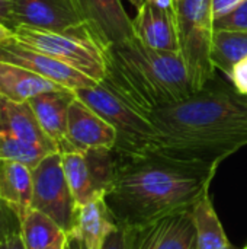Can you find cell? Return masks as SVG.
I'll use <instances>...</instances> for the list:
<instances>
[{
  "instance_id": "obj_16",
  "label": "cell",
  "mask_w": 247,
  "mask_h": 249,
  "mask_svg": "<svg viewBox=\"0 0 247 249\" xmlns=\"http://www.w3.org/2000/svg\"><path fill=\"white\" fill-rule=\"evenodd\" d=\"M0 130L6 131L22 142L45 147L51 152H58L57 144L47 136L38 123L28 102H10L1 98L0 101Z\"/></svg>"
},
{
  "instance_id": "obj_13",
  "label": "cell",
  "mask_w": 247,
  "mask_h": 249,
  "mask_svg": "<svg viewBox=\"0 0 247 249\" xmlns=\"http://www.w3.org/2000/svg\"><path fill=\"white\" fill-rule=\"evenodd\" d=\"M67 140L73 152L115 149L118 134L108 121L74 95L68 108Z\"/></svg>"
},
{
  "instance_id": "obj_28",
  "label": "cell",
  "mask_w": 247,
  "mask_h": 249,
  "mask_svg": "<svg viewBox=\"0 0 247 249\" xmlns=\"http://www.w3.org/2000/svg\"><path fill=\"white\" fill-rule=\"evenodd\" d=\"M15 4L16 0H0V23L9 28L12 32L17 28L15 19Z\"/></svg>"
},
{
  "instance_id": "obj_14",
  "label": "cell",
  "mask_w": 247,
  "mask_h": 249,
  "mask_svg": "<svg viewBox=\"0 0 247 249\" xmlns=\"http://www.w3.org/2000/svg\"><path fill=\"white\" fill-rule=\"evenodd\" d=\"M73 99L74 92L66 89L45 92L28 101L42 130L57 144L60 153L73 152L67 140L68 108Z\"/></svg>"
},
{
  "instance_id": "obj_17",
  "label": "cell",
  "mask_w": 247,
  "mask_h": 249,
  "mask_svg": "<svg viewBox=\"0 0 247 249\" xmlns=\"http://www.w3.org/2000/svg\"><path fill=\"white\" fill-rule=\"evenodd\" d=\"M32 169L13 160H0V197L22 217L32 204Z\"/></svg>"
},
{
  "instance_id": "obj_21",
  "label": "cell",
  "mask_w": 247,
  "mask_h": 249,
  "mask_svg": "<svg viewBox=\"0 0 247 249\" xmlns=\"http://www.w3.org/2000/svg\"><path fill=\"white\" fill-rule=\"evenodd\" d=\"M61 156H63L64 174L77 206L82 207L89 201L102 197L96 191L93 175L84 152H79V150L67 152V153H61Z\"/></svg>"
},
{
  "instance_id": "obj_10",
  "label": "cell",
  "mask_w": 247,
  "mask_h": 249,
  "mask_svg": "<svg viewBox=\"0 0 247 249\" xmlns=\"http://www.w3.org/2000/svg\"><path fill=\"white\" fill-rule=\"evenodd\" d=\"M0 60L16 66H22L70 90L98 85L96 80L90 79L84 73L73 69L71 66L45 53H41L19 42L16 38L7 39L0 44Z\"/></svg>"
},
{
  "instance_id": "obj_8",
  "label": "cell",
  "mask_w": 247,
  "mask_h": 249,
  "mask_svg": "<svg viewBox=\"0 0 247 249\" xmlns=\"http://www.w3.org/2000/svg\"><path fill=\"white\" fill-rule=\"evenodd\" d=\"M90 38L105 51L135 38L132 19L121 0H71Z\"/></svg>"
},
{
  "instance_id": "obj_29",
  "label": "cell",
  "mask_w": 247,
  "mask_h": 249,
  "mask_svg": "<svg viewBox=\"0 0 247 249\" xmlns=\"http://www.w3.org/2000/svg\"><path fill=\"white\" fill-rule=\"evenodd\" d=\"M245 0H211V7H213V16L214 19H218L231 10H234L239 4H242Z\"/></svg>"
},
{
  "instance_id": "obj_2",
  "label": "cell",
  "mask_w": 247,
  "mask_h": 249,
  "mask_svg": "<svg viewBox=\"0 0 247 249\" xmlns=\"http://www.w3.org/2000/svg\"><path fill=\"white\" fill-rule=\"evenodd\" d=\"M148 118L156 150L170 156L220 165L247 146V98L226 88L208 85Z\"/></svg>"
},
{
  "instance_id": "obj_24",
  "label": "cell",
  "mask_w": 247,
  "mask_h": 249,
  "mask_svg": "<svg viewBox=\"0 0 247 249\" xmlns=\"http://www.w3.org/2000/svg\"><path fill=\"white\" fill-rule=\"evenodd\" d=\"M215 31H236L247 32V0L239 4L230 13L214 19L213 22Z\"/></svg>"
},
{
  "instance_id": "obj_6",
  "label": "cell",
  "mask_w": 247,
  "mask_h": 249,
  "mask_svg": "<svg viewBox=\"0 0 247 249\" xmlns=\"http://www.w3.org/2000/svg\"><path fill=\"white\" fill-rule=\"evenodd\" d=\"M15 38L33 50L71 66L98 83L105 79V53L90 36L17 26Z\"/></svg>"
},
{
  "instance_id": "obj_22",
  "label": "cell",
  "mask_w": 247,
  "mask_h": 249,
  "mask_svg": "<svg viewBox=\"0 0 247 249\" xmlns=\"http://www.w3.org/2000/svg\"><path fill=\"white\" fill-rule=\"evenodd\" d=\"M210 55L213 66L230 76L234 66L247 57V32L214 29Z\"/></svg>"
},
{
  "instance_id": "obj_35",
  "label": "cell",
  "mask_w": 247,
  "mask_h": 249,
  "mask_svg": "<svg viewBox=\"0 0 247 249\" xmlns=\"http://www.w3.org/2000/svg\"><path fill=\"white\" fill-rule=\"evenodd\" d=\"M245 249H247V247H246V248H245Z\"/></svg>"
},
{
  "instance_id": "obj_3",
  "label": "cell",
  "mask_w": 247,
  "mask_h": 249,
  "mask_svg": "<svg viewBox=\"0 0 247 249\" xmlns=\"http://www.w3.org/2000/svg\"><path fill=\"white\" fill-rule=\"evenodd\" d=\"M103 53L106 73L100 83L146 117L194 93L179 51L154 50L134 38Z\"/></svg>"
},
{
  "instance_id": "obj_31",
  "label": "cell",
  "mask_w": 247,
  "mask_h": 249,
  "mask_svg": "<svg viewBox=\"0 0 247 249\" xmlns=\"http://www.w3.org/2000/svg\"><path fill=\"white\" fill-rule=\"evenodd\" d=\"M0 249H26L25 248V244H23V239L19 235H15L9 239H6L4 242L0 244Z\"/></svg>"
},
{
  "instance_id": "obj_25",
  "label": "cell",
  "mask_w": 247,
  "mask_h": 249,
  "mask_svg": "<svg viewBox=\"0 0 247 249\" xmlns=\"http://www.w3.org/2000/svg\"><path fill=\"white\" fill-rule=\"evenodd\" d=\"M20 233L19 214L0 197V244Z\"/></svg>"
},
{
  "instance_id": "obj_20",
  "label": "cell",
  "mask_w": 247,
  "mask_h": 249,
  "mask_svg": "<svg viewBox=\"0 0 247 249\" xmlns=\"http://www.w3.org/2000/svg\"><path fill=\"white\" fill-rule=\"evenodd\" d=\"M20 236L26 249H47L66 239L67 233L49 216L29 209L20 217Z\"/></svg>"
},
{
  "instance_id": "obj_1",
  "label": "cell",
  "mask_w": 247,
  "mask_h": 249,
  "mask_svg": "<svg viewBox=\"0 0 247 249\" xmlns=\"http://www.w3.org/2000/svg\"><path fill=\"white\" fill-rule=\"evenodd\" d=\"M217 168L214 163L182 159L160 150L118 156L115 178L103 198L118 225H144L189 212L210 194Z\"/></svg>"
},
{
  "instance_id": "obj_34",
  "label": "cell",
  "mask_w": 247,
  "mask_h": 249,
  "mask_svg": "<svg viewBox=\"0 0 247 249\" xmlns=\"http://www.w3.org/2000/svg\"><path fill=\"white\" fill-rule=\"evenodd\" d=\"M0 101H1V96H0Z\"/></svg>"
},
{
  "instance_id": "obj_26",
  "label": "cell",
  "mask_w": 247,
  "mask_h": 249,
  "mask_svg": "<svg viewBox=\"0 0 247 249\" xmlns=\"http://www.w3.org/2000/svg\"><path fill=\"white\" fill-rule=\"evenodd\" d=\"M229 77L231 79L236 92L247 98V57L234 66Z\"/></svg>"
},
{
  "instance_id": "obj_12",
  "label": "cell",
  "mask_w": 247,
  "mask_h": 249,
  "mask_svg": "<svg viewBox=\"0 0 247 249\" xmlns=\"http://www.w3.org/2000/svg\"><path fill=\"white\" fill-rule=\"evenodd\" d=\"M137 13L132 19L135 38L144 45L162 51H179L175 6L156 0H131Z\"/></svg>"
},
{
  "instance_id": "obj_19",
  "label": "cell",
  "mask_w": 247,
  "mask_h": 249,
  "mask_svg": "<svg viewBox=\"0 0 247 249\" xmlns=\"http://www.w3.org/2000/svg\"><path fill=\"white\" fill-rule=\"evenodd\" d=\"M191 216L197 231L198 249H234L227 239L210 194L191 209Z\"/></svg>"
},
{
  "instance_id": "obj_15",
  "label": "cell",
  "mask_w": 247,
  "mask_h": 249,
  "mask_svg": "<svg viewBox=\"0 0 247 249\" xmlns=\"http://www.w3.org/2000/svg\"><path fill=\"white\" fill-rule=\"evenodd\" d=\"M57 90H66V88L22 66L0 60V96L3 99L22 104L41 93Z\"/></svg>"
},
{
  "instance_id": "obj_18",
  "label": "cell",
  "mask_w": 247,
  "mask_h": 249,
  "mask_svg": "<svg viewBox=\"0 0 247 249\" xmlns=\"http://www.w3.org/2000/svg\"><path fill=\"white\" fill-rule=\"evenodd\" d=\"M116 225L105 198L98 197L79 207L77 232L83 238L87 249H100L109 231Z\"/></svg>"
},
{
  "instance_id": "obj_23",
  "label": "cell",
  "mask_w": 247,
  "mask_h": 249,
  "mask_svg": "<svg viewBox=\"0 0 247 249\" xmlns=\"http://www.w3.org/2000/svg\"><path fill=\"white\" fill-rule=\"evenodd\" d=\"M55 153L45 147L19 140L17 137L0 130V160H13L33 169L44 158Z\"/></svg>"
},
{
  "instance_id": "obj_4",
  "label": "cell",
  "mask_w": 247,
  "mask_h": 249,
  "mask_svg": "<svg viewBox=\"0 0 247 249\" xmlns=\"http://www.w3.org/2000/svg\"><path fill=\"white\" fill-rule=\"evenodd\" d=\"M175 15L179 53L195 93L210 85L215 70L210 55L214 34L211 0H175Z\"/></svg>"
},
{
  "instance_id": "obj_27",
  "label": "cell",
  "mask_w": 247,
  "mask_h": 249,
  "mask_svg": "<svg viewBox=\"0 0 247 249\" xmlns=\"http://www.w3.org/2000/svg\"><path fill=\"white\" fill-rule=\"evenodd\" d=\"M100 249H127L125 228L116 223L106 235Z\"/></svg>"
},
{
  "instance_id": "obj_11",
  "label": "cell",
  "mask_w": 247,
  "mask_h": 249,
  "mask_svg": "<svg viewBox=\"0 0 247 249\" xmlns=\"http://www.w3.org/2000/svg\"><path fill=\"white\" fill-rule=\"evenodd\" d=\"M17 26L90 36L71 0H16Z\"/></svg>"
},
{
  "instance_id": "obj_30",
  "label": "cell",
  "mask_w": 247,
  "mask_h": 249,
  "mask_svg": "<svg viewBox=\"0 0 247 249\" xmlns=\"http://www.w3.org/2000/svg\"><path fill=\"white\" fill-rule=\"evenodd\" d=\"M64 249H87V248H86V244H84L83 238L79 235V232H77V231H74V232H71V233H67Z\"/></svg>"
},
{
  "instance_id": "obj_7",
  "label": "cell",
  "mask_w": 247,
  "mask_h": 249,
  "mask_svg": "<svg viewBox=\"0 0 247 249\" xmlns=\"http://www.w3.org/2000/svg\"><path fill=\"white\" fill-rule=\"evenodd\" d=\"M31 207L49 216L66 233L77 229L79 206L68 187L60 152L44 158L32 169Z\"/></svg>"
},
{
  "instance_id": "obj_33",
  "label": "cell",
  "mask_w": 247,
  "mask_h": 249,
  "mask_svg": "<svg viewBox=\"0 0 247 249\" xmlns=\"http://www.w3.org/2000/svg\"><path fill=\"white\" fill-rule=\"evenodd\" d=\"M66 238H67V236H66ZM64 245H66V239H63V241H60V242L54 244L52 247H49V248H47V249H64Z\"/></svg>"
},
{
  "instance_id": "obj_32",
  "label": "cell",
  "mask_w": 247,
  "mask_h": 249,
  "mask_svg": "<svg viewBox=\"0 0 247 249\" xmlns=\"http://www.w3.org/2000/svg\"><path fill=\"white\" fill-rule=\"evenodd\" d=\"M12 38H15V32H12L9 28H6L4 25L0 23V44L7 39H12Z\"/></svg>"
},
{
  "instance_id": "obj_9",
  "label": "cell",
  "mask_w": 247,
  "mask_h": 249,
  "mask_svg": "<svg viewBox=\"0 0 247 249\" xmlns=\"http://www.w3.org/2000/svg\"><path fill=\"white\" fill-rule=\"evenodd\" d=\"M125 239L127 249H198L191 210L125 228Z\"/></svg>"
},
{
  "instance_id": "obj_5",
  "label": "cell",
  "mask_w": 247,
  "mask_h": 249,
  "mask_svg": "<svg viewBox=\"0 0 247 249\" xmlns=\"http://www.w3.org/2000/svg\"><path fill=\"white\" fill-rule=\"evenodd\" d=\"M73 92L116 130L118 140L114 150L118 156L127 158L156 150V128L150 118L128 105L103 83Z\"/></svg>"
}]
</instances>
